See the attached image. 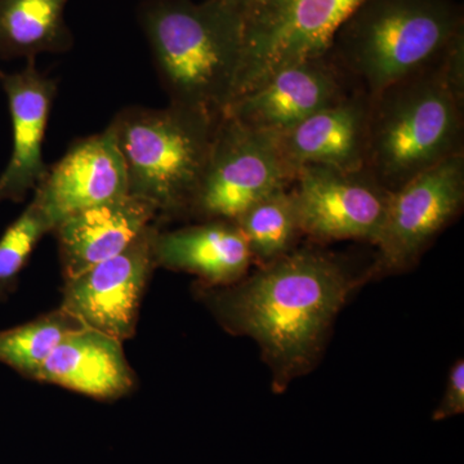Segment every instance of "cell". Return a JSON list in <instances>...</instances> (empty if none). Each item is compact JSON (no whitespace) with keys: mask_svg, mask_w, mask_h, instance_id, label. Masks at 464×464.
<instances>
[{"mask_svg":"<svg viewBox=\"0 0 464 464\" xmlns=\"http://www.w3.org/2000/svg\"><path fill=\"white\" fill-rule=\"evenodd\" d=\"M351 288L337 259L295 249L210 299L228 332L257 342L275 387L283 390L314 364Z\"/></svg>","mask_w":464,"mask_h":464,"instance_id":"cell-1","label":"cell"},{"mask_svg":"<svg viewBox=\"0 0 464 464\" xmlns=\"http://www.w3.org/2000/svg\"><path fill=\"white\" fill-rule=\"evenodd\" d=\"M140 23L169 105L221 118L239 72L240 9L227 0H146Z\"/></svg>","mask_w":464,"mask_h":464,"instance_id":"cell-2","label":"cell"},{"mask_svg":"<svg viewBox=\"0 0 464 464\" xmlns=\"http://www.w3.org/2000/svg\"><path fill=\"white\" fill-rule=\"evenodd\" d=\"M463 33L453 0H362L328 53L356 91L374 96L435 65Z\"/></svg>","mask_w":464,"mask_h":464,"instance_id":"cell-3","label":"cell"},{"mask_svg":"<svg viewBox=\"0 0 464 464\" xmlns=\"http://www.w3.org/2000/svg\"><path fill=\"white\" fill-rule=\"evenodd\" d=\"M463 140L464 99L449 85L440 60L369 96L364 170L389 192L462 154Z\"/></svg>","mask_w":464,"mask_h":464,"instance_id":"cell-4","label":"cell"},{"mask_svg":"<svg viewBox=\"0 0 464 464\" xmlns=\"http://www.w3.org/2000/svg\"><path fill=\"white\" fill-rule=\"evenodd\" d=\"M219 119L169 103L116 112L108 128L124 160L128 194L149 201L159 218L188 217Z\"/></svg>","mask_w":464,"mask_h":464,"instance_id":"cell-5","label":"cell"},{"mask_svg":"<svg viewBox=\"0 0 464 464\" xmlns=\"http://www.w3.org/2000/svg\"><path fill=\"white\" fill-rule=\"evenodd\" d=\"M362 2L249 0L246 3L239 8L240 65L232 100L257 87L284 66L328 53L335 33Z\"/></svg>","mask_w":464,"mask_h":464,"instance_id":"cell-6","label":"cell"},{"mask_svg":"<svg viewBox=\"0 0 464 464\" xmlns=\"http://www.w3.org/2000/svg\"><path fill=\"white\" fill-rule=\"evenodd\" d=\"M276 134L222 115L190 215L199 221H237L248 208L295 181Z\"/></svg>","mask_w":464,"mask_h":464,"instance_id":"cell-7","label":"cell"},{"mask_svg":"<svg viewBox=\"0 0 464 464\" xmlns=\"http://www.w3.org/2000/svg\"><path fill=\"white\" fill-rule=\"evenodd\" d=\"M464 206V152L418 174L391 191L374 241V273H398L418 261Z\"/></svg>","mask_w":464,"mask_h":464,"instance_id":"cell-8","label":"cell"},{"mask_svg":"<svg viewBox=\"0 0 464 464\" xmlns=\"http://www.w3.org/2000/svg\"><path fill=\"white\" fill-rule=\"evenodd\" d=\"M302 235L315 240L374 244L390 192L364 169L299 168L289 188Z\"/></svg>","mask_w":464,"mask_h":464,"instance_id":"cell-9","label":"cell"},{"mask_svg":"<svg viewBox=\"0 0 464 464\" xmlns=\"http://www.w3.org/2000/svg\"><path fill=\"white\" fill-rule=\"evenodd\" d=\"M158 230V224H152L121 255L65 280L61 308L85 328L121 342L132 337L143 293L157 268L154 237Z\"/></svg>","mask_w":464,"mask_h":464,"instance_id":"cell-10","label":"cell"},{"mask_svg":"<svg viewBox=\"0 0 464 464\" xmlns=\"http://www.w3.org/2000/svg\"><path fill=\"white\" fill-rule=\"evenodd\" d=\"M355 91L326 53L277 70L232 100L225 114L252 130L279 134Z\"/></svg>","mask_w":464,"mask_h":464,"instance_id":"cell-11","label":"cell"},{"mask_svg":"<svg viewBox=\"0 0 464 464\" xmlns=\"http://www.w3.org/2000/svg\"><path fill=\"white\" fill-rule=\"evenodd\" d=\"M0 88L7 97L12 124L11 157L0 173V203H23L47 174L43 146L58 82L29 61L18 72L0 69Z\"/></svg>","mask_w":464,"mask_h":464,"instance_id":"cell-12","label":"cell"},{"mask_svg":"<svg viewBox=\"0 0 464 464\" xmlns=\"http://www.w3.org/2000/svg\"><path fill=\"white\" fill-rule=\"evenodd\" d=\"M127 194L124 160L106 128L72 143L60 160L48 167L33 199L54 230L67 216Z\"/></svg>","mask_w":464,"mask_h":464,"instance_id":"cell-13","label":"cell"},{"mask_svg":"<svg viewBox=\"0 0 464 464\" xmlns=\"http://www.w3.org/2000/svg\"><path fill=\"white\" fill-rule=\"evenodd\" d=\"M157 219L149 201L130 194L67 216L53 230L65 280L121 255Z\"/></svg>","mask_w":464,"mask_h":464,"instance_id":"cell-14","label":"cell"},{"mask_svg":"<svg viewBox=\"0 0 464 464\" xmlns=\"http://www.w3.org/2000/svg\"><path fill=\"white\" fill-rule=\"evenodd\" d=\"M369 96L355 91L276 134L290 166L364 169Z\"/></svg>","mask_w":464,"mask_h":464,"instance_id":"cell-15","label":"cell"},{"mask_svg":"<svg viewBox=\"0 0 464 464\" xmlns=\"http://www.w3.org/2000/svg\"><path fill=\"white\" fill-rule=\"evenodd\" d=\"M157 267L197 275L208 285L228 286L248 273L252 255L239 226L209 219L154 237Z\"/></svg>","mask_w":464,"mask_h":464,"instance_id":"cell-16","label":"cell"},{"mask_svg":"<svg viewBox=\"0 0 464 464\" xmlns=\"http://www.w3.org/2000/svg\"><path fill=\"white\" fill-rule=\"evenodd\" d=\"M36 381L94 399L114 400L132 391L136 375L121 341L83 326L61 341Z\"/></svg>","mask_w":464,"mask_h":464,"instance_id":"cell-17","label":"cell"},{"mask_svg":"<svg viewBox=\"0 0 464 464\" xmlns=\"http://www.w3.org/2000/svg\"><path fill=\"white\" fill-rule=\"evenodd\" d=\"M69 0H0V60L36 61L74 47L67 25Z\"/></svg>","mask_w":464,"mask_h":464,"instance_id":"cell-18","label":"cell"},{"mask_svg":"<svg viewBox=\"0 0 464 464\" xmlns=\"http://www.w3.org/2000/svg\"><path fill=\"white\" fill-rule=\"evenodd\" d=\"M248 243L253 261L271 264L295 249L302 235L289 188L267 195L235 221Z\"/></svg>","mask_w":464,"mask_h":464,"instance_id":"cell-19","label":"cell"},{"mask_svg":"<svg viewBox=\"0 0 464 464\" xmlns=\"http://www.w3.org/2000/svg\"><path fill=\"white\" fill-rule=\"evenodd\" d=\"M83 326L60 307L33 322L0 332V362L36 381L42 366L61 341Z\"/></svg>","mask_w":464,"mask_h":464,"instance_id":"cell-20","label":"cell"},{"mask_svg":"<svg viewBox=\"0 0 464 464\" xmlns=\"http://www.w3.org/2000/svg\"><path fill=\"white\" fill-rule=\"evenodd\" d=\"M53 231L35 199L0 237V301L16 289L18 276L43 237Z\"/></svg>","mask_w":464,"mask_h":464,"instance_id":"cell-21","label":"cell"},{"mask_svg":"<svg viewBox=\"0 0 464 464\" xmlns=\"http://www.w3.org/2000/svg\"><path fill=\"white\" fill-rule=\"evenodd\" d=\"M464 413V362L458 360L449 373L444 396L436 411L433 420H445Z\"/></svg>","mask_w":464,"mask_h":464,"instance_id":"cell-22","label":"cell"},{"mask_svg":"<svg viewBox=\"0 0 464 464\" xmlns=\"http://www.w3.org/2000/svg\"><path fill=\"white\" fill-rule=\"evenodd\" d=\"M227 2L232 3V5H237V8L243 7L246 3H248L249 0H227Z\"/></svg>","mask_w":464,"mask_h":464,"instance_id":"cell-23","label":"cell"}]
</instances>
